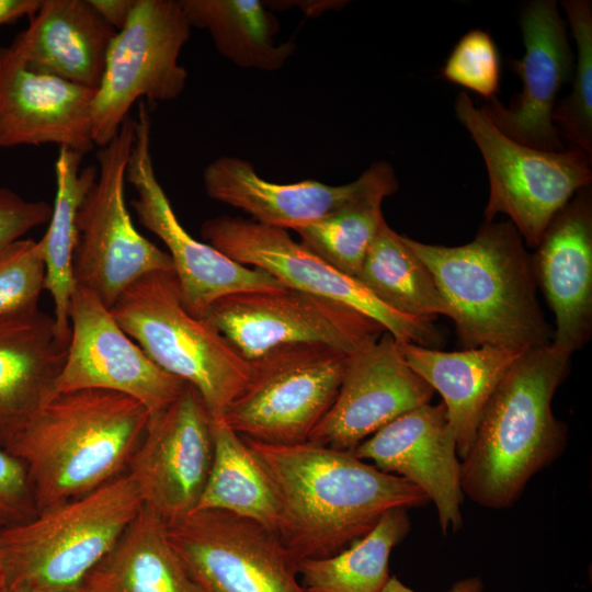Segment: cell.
Segmentation results:
<instances>
[{
  "instance_id": "cell-1",
  "label": "cell",
  "mask_w": 592,
  "mask_h": 592,
  "mask_svg": "<svg viewBox=\"0 0 592 592\" xmlns=\"http://www.w3.org/2000/svg\"><path fill=\"white\" fill-rule=\"evenodd\" d=\"M243 440L272 483L280 509L275 534L296 562L343 550L391 509L429 502L414 485L352 452L308 441Z\"/></svg>"
},
{
  "instance_id": "cell-2",
  "label": "cell",
  "mask_w": 592,
  "mask_h": 592,
  "mask_svg": "<svg viewBox=\"0 0 592 592\" xmlns=\"http://www.w3.org/2000/svg\"><path fill=\"white\" fill-rule=\"evenodd\" d=\"M150 412L136 399L103 389L58 394L0 424L9 454L25 468L38 511L118 477L140 444Z\"/></svg>"
},
{
  "instance_id": "cell-3",
  "label": "cell",
  "mask_w": 592,
  "mask_h": 592,
  "mask_svg": "<svg viewBox=\"0 0 592 592\" xmlns=\"http://www.w3.org/2000/svg\"><path fill=\"white\" fill-rule=\"evenodd\" d=\"M570 357L551 343L532 348L501 379L460 463L462 490L473 502L512 508L530 480L562 455L568 426L554 415L551 401Z\"/></svg>"
},
{
  "instance_id": "cell-4",
  "label": "cell",
  "mask_w": 592,
  "mask_h": 592,
  "mask_svg": "<svg viewBox=\"0 0 592 592\" xmlns=\"http://www.w3.org/2000/svg\"><path fill=\"white\" fill-rule=\"evenodd\" d=\"M406 240L430 271L464 349L550 343L531 255L510 220H486L470 242L457 247Z\"/></svg>"
},
{
  "instance_id": "cell-5",
  "label": "cell",
  "mask_w": 592,
  "mask_h": 592,
  "mask_svg": "<svg viewBox=\"0 0 592 592\" xmlns=\"http://www.w3.org/2000/svg\"><path fill=\"white\" fill-rule=\"evenodd\" d=\"M141 508L137 489L125 475L1 528L9 591L80 588Z\"/></svg>"
},
{
  "instance_id": "cell-6",
  "label": "cell",
  "mask_w": 592,
  "mask_h": 592,
  "mask_svg": "<svg viewBox=\"0 0 592 592\" xmlns=\"http://www.w3.org/2000/svg\"><path fill=\"white\" fill-rule=\"evenodd\" d=\"M110 310L156 365L197 390L212 418H221L246 387L251 362L186 309L174 271L141 276Z\"/></svg>"
},
{
  "instance_id": "cell-7",
  "label": "cell",
  "mask_w": 592,
  "mask_h": 592,
  "mask_svg": "<svg viewBox=\"0 0 592 592\" xmlns=\"http://www.w3.org/2000/svg\"><path fill=\"white\" fill-rule=\"evenodd\" d=\"M455 114L485 160L489 178L486 220L509 216L525 243L535 249L559 210L591 184V156L578 148L545 151L513 140L466 92L456 98Z\"/></svg>"
},
{
  "instance_id": "cell-8",
  "label": "cell",
  "mask_w": 592,
  "mask_h": 592,
  "mask_svg": "<svg viewBox=\"0 0 592 592\" xmlns=\"http://www.w3.org/2000/svg\"><path fill=\"white\" fill-rule=\"evenodd\" d=\"M135 126L136 118L127 116L96 152L98 177L77 216L76 285L94 293L109 308L141 276L173 271L169 253L137 231L127 210L124 185Z\"/></svg>"
},
{
  "instance_id": "cell-9",
  "label": "cell",
  "mask_w": 592,
  "mask_h": 592,
  "mask_svg": "<svg viewBox=\"0 0 592 592\" xmlns=\"http://www.w3.org/2000/svg\"><path fill=\"white\" fill-rule=\"evenodd\" d=\"M349 357L319 344L276 349L251 361L246 387L221 418L243 437L307 442L338 395Z\"/></svg>"
},
{
  "instance_id": "cell-10",
  "label": "cell",
  "mask_w": 592,
  "mask_h": 592,
  "mask_svg": "<svg viewBox=\"0 0 592 592\" xmlns=\"http://www.w3.org/2000/svg\"><path fill=\"white\" fill-rule=\"evenodd\" d=\"M191 35L180 0H135L126 25L106 54L92 102V138L104 147L129 116L134 103L171 101L181 95L187 71L179 62Z\"/></svg>"
},
{
  "instance_id": "cell-11",
  "label": "cell",
  "mask_w": 592,
  "mask_h": 592,
  "mask_svg": "<svg viewBox=\"0 0 592 592\" xmlns=\"http://www.w3.org/2000/svg\"><path fill=\"white\" fill-rule=\"evenodd\" d=\"M202 238L236 262L265 271L285 287L350 307L378 322L398 342L437 348L442 337L432 320L401 315L380 303L350 276L286 230L251 219L219 216L207 219Z\"/></svg>"
},
{
  "instance_id": "cell-12",
  "label": "cell",
  "mask_w": 592,
  "mask_h": 592,
  "mask_svg": "<svg viewBox=\"0 0 592 592\" xmlns=\"http://www.w3.org/2000/svg\"><path fill=\"white\" fill-rule=\"evenodd\" d=\"M203 319L249 362L301 344L326 345L352 355L386 332L350 307L287 287L230 294L213 303Z\"/></svg>"
},
{
  "instance_id": "cell-13",
  "label": "cell",
  "mask_w": 592,
  "mask_h": 592,
  "mask_svg": "<svg viewBox=\"0 0 592 592\" xmlns=\"http://www.w3.org/2000/svg\"><path fill=\"white\" fill-rule=\"evenodd\" d=\"M150 144L151 119L140 102L126 166V180L137 194L132 206L139 223L168 248L186 309L203 318L213 303L230 294L285 288L265 271L236 262L183 228L156 175Z\"/></svg>"
},
{
  "instance_id": "cell-14",
  "label": "cell",
  "mask_w": 592,
  "mask_h": 592,
  "mask_svg": "<svg viewBox=\"0 0 592 592\" xmlns=\"http://www.w3.org/2000/svg\"><path fill=\"white\" fill-rule=\"evenodd\" d=\"M169 542L205 592H305L275 533L221 511H193L166 524Z\"/></svg>"
},
{
  "instance_id": "cell-15",
  "label": "cell",
  "mask_w": 592,
  "mask_h": 592,
  "mask_svg": "<svg viewBox=\"0 0 592 592\" xmlns=\"http://www.w3.org/2000/svg\"><path fill=\"white\" fill-rule=\"evenodd\" d=\"M70 340L52 396L103 389L143 403L150 415L173 402L186 383L156 365L91 291L76 285L69 308Z\"/></svg>"
},
{
  "instance_id": "cell-16",
  "label": "cell",
  "mask_w": 592,
  "mask_h": 592,
  "mask_svg": "<svg viewBox=\"0 0 592 592\" xmlns=\"http://www.w3.org/2000/svg\"><path fill=\"white\" fill-rule=\"evenodd\" d=\"M213 453L212 415L197 390L186 384L173 402L150 415L127 476L143 506L169 524L195 510Z\"/></svg>"
},
{
  "instance_id": "cell-17",
  "label": "cell",
  "mask_w": 592,
  "mask_h": 592,
  "mask_svg": "<svg viewBox=\"0 0 592 592\" xmlns=\"http://www.w3.org/2000/svg\"><path fill=\"white\" fill-rule=\"evenodd\" d=\"M433 394L384 332L350 355L338 395L308 442L352 452L395 419L430 403Z\"/></svg>"
},
{
  "instance_id": "cell-18",
  "label": "cell",
  "mask_w": 592,
  "mask_h": 592,
  "mask_svg": "<svg viewBox=\"0 0 592 592\" xmlns=\"http://www.w3.org/2000/svg\"><path fill=\"white\" fill-rule=\"evenodd\" d=\"M521 29L525 53L522 59L512 61V68L522 79V91L509 106L492 98L482 110L513 140L545 151H561L553 112L559 90L572 78L574 59L557 3H527Z\"/></svg>"
},
{
  "instance_id": "cell-19",
  "label": "cell",
  "mask_w": 592,
  "mask_h": 592,
  "mask_svg": "<svg viewBox=\"0 0 592 592\" xmlns=\"http://www.w3.org/2000/svg\"><path fill=\"white\" fill-rule=\"evenodd\" d=\"M352 453L418 487L434 503L442 534L463 526L460 463L443 402L400 415Z\"/></svg>"
},
{
  "instance_id": "cell-20",
  "label": "cell",
  "mask_w": 592,
  "mask_h": 592,
  "mask_svg": "<svg viewBox=\"0 0 592 592\" xmlns=\"http://www.w3.org/2000/svg\"><path fill=\"white\" fill-rule=\"evenodd\" d=\"M96 90L29 68L11 47H0V148L55 144L86 155L94 147Z\"/></svg>"
},
{
  "instance_id": "cell-21",
  "label": "cell",
  "mask_w": 592,
  "mask_h": 592,
  "mask_svg": "<svg viewBox=\"0 0 592 592\" xmlns=\"http://www.w3.org/2000/svg\"><path fill=\"white\" fill-rule=\"evenodd\" d=\"M531 255L538 284L555 315L550 342L572 355L592 334V195L579 190L546 228Z\"/></svg>"
},
{
  "instance_id": "cell-22",
  "label": "cell",
  "mask_w": 592,
  "mask_h": 592,
  "mask_svg": "<svg viewBox=\"0 0 592 592\" xmlns=\"http://www.w3.org/2000/svg\"><path fill=\"white\" fill-rule=\"evenodd\" d=\"M372 177L371 164L355 181L343 185L317 180L278 184L261 178L250 161L223 156L204 169L203 182L210 198L243 210L252 220L297 230L350 201Z\"/></svg>"
},
{
  "instance_id": "cell-23",
  "label": "cell",
  "mask_w": 592,
  "mask_h": 592,
  "mask_svg": "<svg viewBox=\"0 0 592 592\" xmlns=\"http://www.w3.org/2000/svg\"><path fill=\"white\" fill-rule=\"evenodd\" d=\"M115 34L88 0H42L10 46L32 70L96 90Z\"/></svg>"
},
{
  "instance_id": "cell-24",
  "label": "cell",
  "mask_w": 592,
  "mask_h": 592,
  "mask_svg": "<svg viewBox=\"0 0 592 592\" xmlns=\"http://www.w3.org/2000/svg\"><path fill=\"white\" fill-rule=\"evenodd\" d=\"M397 343L408 366L442 396L458 457L465 458L489 398L526 350L480 346L446 352L409 342Z\"/></svg>"
},
{
  "instance_id": "cell-25",
  "label": "cell",
  "mask_w": 592,
  "mask_h": 592,
  "mask_svg": "<svg viewBox=\"0 0 592 592\" xmlns=\"http://www.w3.org/2000/svg\"><path fill=\"white\" fill-rule=\"evenodd\" d=\"M68 344L59 339L54 317L39 309L0 318V424L50 398Z\"/></svg>"
},
{
  "instance_id": "cell-26",
  "label": "cell",
  "mask_w": 592,
  "mask_h": 592,
  "mask_svg": "<svg viewBox=\"0 0 592 592\" xmlns=\"http://www.w3.org/2000/svg\"><path fill=\"white\" fill-rule=\"evenodd\" d=\"M87 580L100 592H205L172 548L166 523L145 506Z\"/></svg>"
},
{
  "instance_id": "cell-27",
  "label": "cell",
  "mask_w": 592,
  "mask_h": 592,
  "mask_svg": "<svg viewBox=\"0 0 592 592\" xmlns=\"http://www.w3.org/2000/svg\"><path fill=\"white\" fill-rule=\"evenodd\" d=\"M83 155L60 147L55 162L56 195L48 228L38 241L45 263L44 289L54 301V321L59 339L69 343V308L76 288L73 253L77 216L98 177V167L80 169Z\"/></svg>"
},
{
  "instance_id": "cell-28",
  "label": "cell",
  "mask_w": 592,
  "mask_h": 592,
  "mask_svg": "<svg viewBox=\"0 0 592 592\" xmlns=\"http://www.w3.org/2000/svg\"><path fill=\"white\" fill-rule=\"evenodd\" d=\"M191 27L209 33L217 52L247 69L276 71L295 53L292 42L277 44L276 16L259 0H180Z\"/></svg>"
},
{
  "instance_id": "cell-29",
  "label": "cell",
  "mask_w": 592,
  "mask_h": 592,
  "mask_svg": "<svg viewBox=\"0 0 592 592\" xmlns=\"http://www.w3.org/2000/svg\"><path fill=\"white\" fill-rule=\"evenodd\" d=\"M213 462L194 511H221L275 533L278 501L263 467L241 435L212 418Z\"/></svg>"
},
{
  "instance_id": "cell-30",
  "label": "cell",
  "mask_w": 592,
  "mask_h": 592,
  "mask_svg": "<svg viewBox=\"0 0 592 592\" xmlns=\"http://www.w3.org/2000/svg\"><path fill=\"white\" fill-rule=\"evenodd\" d=\"M372 166L373 177L360 193L322 218L295 230L300 242L353 277L385 221L383 201L398 189L395 170L388 162L377 161Z\"/></svg>"
},
{
  "instance_id": "cell-31",
  "label": "cell",
  "mask_w": 592,
  "mask_h": 592,
  "mask_svg": "<svg viewBox=\"0 0 592 592\" xmlns=\"http://www.w3.org/2000/svg\"><path fill=\"white\" fill-rule=\"evenodd\" d=\"M411 528L407 509L387 511L364 536L343 550L297 562L305 592H380L390 579L389 558Z\"/></svg>"
},
{
  "instance_id": "cell-32",
  "label": "cell",
  "mask_w": 592,
  "mask_h": 592,
  "mask_svg": "<svg viewBox=\"0 0 592 592\" xmlns=\"http://www.w3.org/2000/svg\"><path fill=\"white\" fill-rule=\"evenodd\" d=\"M380 303L413 318H449V309L420 258L386 220L373 240L355 277Z\"/></svg>"
},
{
  "instance_id": "cell-33",
  "label": "cell",
  "mask_w": 592,
  "mask_h": 592,
  "mask_svg": "<svg viewBox=\"0 0 592 592\" xmlns=\"http://www.w3.org/2000/svg\"><path fill=\"white\" fill-rule=\"evenodd\" d=\"M566 12L577 46L572 89L556 103L553 122L565 136L589 156L592 155V4L590 0H565Z\"/></svg>"
},
{
  "instance_id": "cell-34",
  "label": "cell",
  "mask_w": 592,
  "mask_h": 592,
  "mask_svg": "<svg viewBox=\"0 0 592 592\" xmlns=\"http://www.w3.org/2000/svg\"><path fill=\"white\" fill-rule=\"evenodd\" d=\"M45 263L38 241L20 239L0 253V318L38 309Z\"/></svg>"
},
{
  "instance_id": "cell-35",
  "label": "cell",
  "mask_w": 592,
  "mask_h": 592,
  "mask_svg": "<svg viewBox=\"0 0 592 592\" xmlns=\"http://www.w3.org/2000/svg\"><path fill=\"white\" fill-rule=\"evenodd\" d=\"M441 73L449 82L471 90L487 101L496 98L501 62L492 37L482 30L466 33L453 48Z\"/></svg>"
},
{
  "instance_id": "cell-36",
  "label": "cell",
  "mask_w": 592,
  "mask_h": 592,
  "mask_svg": "<svg viewBox=\"0 0 592 592\" xmlns=\"http://www.w3.org/2000/svg\"><path fill=\"white\" fill-rule=\"evenodd\" d=\"M33 504L24 466L0 447V530L31 519Z\"/></svg>"
},
{
  "instance_id": "cell-37",
  "label": "cell",
  "mask_w": 592,
  "mask_h": 592,
  "mask_svg": "<svg viewBox=\"0 0 592 592\" xmlns=\"http://www.w3.org/2000/svg\"><path fill=\"white\" fill-rule=\"evenodd\" d=\"M53 206L26 201L8 187H0V253L27 231L49 221Z\"/></svg>"
},
{
  "instance_id": "cell-38",
  "label": "cell",
  "mask_w": 592,
  "mask_h": 592,
  "mask_svg": "<svg viewBox=\"0 0 592 592\" xmlns=\"http://www.w3.org/2000/svg\"><path fill=\"white\" fill-rule=\"evenodd\" d=\"M101 18L116 32L122 30L132 13L135 0H88Z\"/></svg>"
},
{
  "instance_id": "cell-39",
  "label": "cell",
  "mask_w": 592,
  "mask_h": 592,
  "mask_svg": "<svg viewBox=\"0 0 592 592\" xmlns=\"http://www.w3.org/2000/svg\"><path fill=\"white\" fill-rule=\"evenodd\" d=\"M42 0H0V26L23 16L32 18Z\"/></svg>"
},
{
  "instance_id": "cell-40",
  "label": "cell",
  "mask_w": 592,
  "mask_h": 592,
  "mask_svg": "<svg viewBox=\"0 0 592 592\" xmlns=\"http://www.w3.org/2000/svg\"><path fill=\"white\" fill-rule=\"evenodd\" d=\"M380 592H418L402 581H400L396 576L390 577L386 585ZM448 592H485V584L479 577H467L457 580L451 587Z\"/></svg>"
},
{
  "instance_id": "cell-41",
  "label": "cell",
  "mask_w": 592,
  "mask_h": 592,
  "mask_svg": "<svg viewBox=\"0 0 592 592\" xmlns=\"http://www.w3.org/2000/svg\"><path fill=\"white\" fill-rule=\"evenodd\" d=\"M0 592H9L4 554L0 542Z\"/></svg>"
},
{
  "instance_id": "cell-42",
  "label": "cell",
  "mask_w": 592,
  "mask_h": 592,
  "mask_svg": "<svg viewBox=\"0 0 592 592\" xmlns=\"http://www.w3.org/2000/svg\"><path fill=\"white\" fill-rule=\"evenodd\" d=\"M9 592H47V591L19 590V591H9ZM67 592H100V590L96 588L94 583L87 580L86 583L81 585L80 588L72 591H67Z\"/></svg>"
}]
</instances>
